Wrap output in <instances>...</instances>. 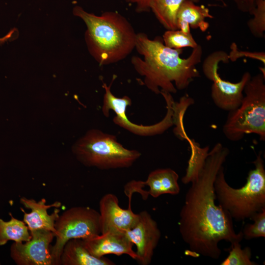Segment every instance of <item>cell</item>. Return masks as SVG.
Segmentation results:
<instances>
[{
    "label": "cell",
    "instance_id": "1",
    "mask_svg": "<svg viewBox=\"0 0 265 265\" xmlns=\"http://www.w3.org/2000/svg\"><path fill=\"white\" fill-rule=\"evenodd\" d=\"M229 154L228 148L221 143L215 144L189 181L191 185L180 212L179 227L189 256L216 260L221 254L220 241L233 244L243 238L241 231L236 233L230 214L215 203L214 182Z\"/></svg>",
    "mask_w": 265,
    "mask_h": 265
},
{
    "label": "cell",
    "instance_id": "2",
    "mask_svg": "<svg viewBox=\"0 0 265 265\" xmlns=\"http://www.w3.org/2000/svg\"><path fill=\"white\" fill-rule=\"evenodd\" d=\"M135 49L143 58L134 55L131 63L144 78V85L156 94L161 91L175 94L200 76L196 68L202 55L200 45L193 49L188 57L182 58L183 49L170 48L164 45L161 37L152 40L145 33L139 32L136 34Z\"/></svg>",
    "mask_w": 265,
    "mask_h": 265
},
{
    "label": "cell",
    "instance_id": "3",
    "mask_svg": "<svg viewBox=\"0 0 265 265\" xmlns=\"http://www.w3.org/2000/svg\"><path fill=\"white\" fill-rule=\"evenodd\" d=\"M73 13L86 24L85 40L88 50L100 65L121 61L135 49L137 33L128 20L118 12L106 11L96 15L76 6Z\"/></svg>",
    "mask_w": 265,
    "mask_h": 265
},
{
    "label": "cell",
    "instance_id": "4",
    "mask_svg": "<svg viewBox=\"0 0 265 265\" xmlns=\"http://www.w3.org/2000/svg\"><path fill=\"white\" fill-rule=\"evenodd\" d=\"M253 163L254 168L249 171L246 182L240 188H233L227 183L223 166L214 182L218 205L237 221L250 218L265 208V169L262 152Z\"/></svg>",
    "mask_w": 265,
    "mask_h": 265
},
{
    "label": "cell",
    "instance_id": "5",
    "mask_svg": "<svg viewBox=\"0 0 265 265\" xmlns=\"http://www.w3.org/2000/svg\"><path fill=\"white\" fill-rule=\"evenodd\" d=\"M240 106L228 112L222 131L231 141H238L246 134L258 135L265 140V76L259 73L245 85Z\"/></svg>",
    "mask_w": 265,
    "mask_h": 265
},
{
    "label": "cell",
    "instance_id": "6",
    "mask_svg": "<svg viewBox=\"0 0 265 265\" xmlns=\"http://www.w3.org/2000/svg\"><path fill=\"white\" fill-rule=\"evenodd\" d=\"M72 150L83 165L101 170L128 168L141 156L139 151L125 148L116 136L98 129L88 131Z\"/></svg>",
    "mask_w": 265,
    "mask_h": 265
},
{
    "label": "cell",
    "instance_id": "7",
    "mask_svg": "<svg viewBox=\"0 0 265 265\" xmlns=\"http://www.w3.org/2000/svg\"><path fill=\"white\" fill-rule=\"evenodd\" d=\"M112 82L109 85L104 83L103 87L105 90L102 111L105 116H109L110 110H113L116 116L113 122L116 125L123 128L134 134L141 136H151L160 134L171 127L176 125L180 116V109L177 103L168 92H160L166 104L167 112L163 119L152 125H137L131 122L128 119L126 110L127 107L132 105L131 99L127 96L119 98L114 96L111 91Z\"/></svg>",
    "mask_w": 265,
    "mask_h": 265
},
{
    "label": "cell",
    "instance_id": "8",
    "mask_svg": "<svg viewBox=\"0 0 265 265\" xmlns=\"http://www.w3.org/2000/svg\"><path fill=\"white\" fill-rule=\"evenodd\" d=\"M55 242L51 247L54 265H60L63 248L72 238H89L101 234L100 214L88 207L71 208L55 222Z\"/></svg>",
    "mask_w": 265,
    "mask_h": 265
},
{
    "label": "cell",
    "instance_id": "9",
    "mask_svg": "<svg viewBox=\"0 0 265 265\" xmlns=\"http://www.w3.org/2000/svg\"><path fill=\"white\" fill-rule=\"evenodd\" d=\"M229 61L226 52L217 51L205 59L202 70L205 77L213 82L211 97L215 105L222 110L230 112L240 106L244 96V87L252 77L249 72H246L238 82L223 80L218 73V65L221 62L227 63Z\"/></svg>",
    "mask_w": 265,
    "mask_h": 265
},
{
    "label": "cell",
    "instance_id": "10",
    "mask_svg": "<svg viewBox=\"0 0 265 265\" xmlns=\"http://www.w3.org/2000/svg\"><path fill=\"white\" fill-rule=\"evenodd\" d=\"M28 241L15 242L10 248V256L18 265H54L50 244L55 237L46 229L29 231Z\"/></svg>",
    "mask_w": 265,
    "mask_h": 265
},
{
    "label": "cell",
    "instance_id": "11",
    "mask_svg": "<svg viewBox=\"0 0 265 265\" xmlns=\"http://www.w3.org/2000/svg\"><path fill=\"white\" fill-rule=\"evenodd\" d=\"M125 232L136 246V261L141 265H149L161 237L157 222L147 211H143L138 213L135 225Z\"/></svg>",
    "mask_w": 265,
    "mask_h": 265
},
{
    "label": "cell",
    "instance_id": "12",
    "mask_svg": "<svg viewBox=\"0 0 265 265\" xmlns=\"http://www.w3.org/2000/svg\"><path fill=\"white\" fill-rule=\"evenodd\" d=\"M127 209L119 205L117 197L112 193L104 195L99 202L101 234L108 232H125L132 228L138 218L131 207V201Z\"/></svg>",
    "mask_w": 265,
    "mask_h": 265
},
{
    "label": "cell",
    "instance_id": "13",
    "mask_svg": "<svg viewBox=\"0 0 265 265\" xmlns=\"http://www.w3.org/2000/svg\"><path fill=\"white\" fill-rule=\"evenodd\" d=\"M83 240L86 249L94 257L126 254L134 260L137 259L136 253L132 249L133 244L125 232H108Z\"/></svg>",
    "mask_w": 265,
    "mask_h": 265
},
{
    "label": "cell",
    "instance_id": "14",
    "mask_svg": "<svg viewBox=\"0 0 265 265\" xmlns=\"http://www.w3.org/2000/svg\"><path fill=\"white\" fill-rule=\"evenodd\" d=\"M178 179L179 175L174 170L169 168H159L151 172L146 181L133 180L128 183L126 187L130 188L128 193L132 195L133 192H139L142 187L148 186L149 189L145 191L144 199L149 195L154 198L165 194L176 195L180 191Z\"/></svg>",
    "mask_w": 265,
    "mask_h": 265
},
{
    "label": "cell",
    "instance_id": "15",
    "mask_svg": "<svg viewBox=\"0 0 265 265\" xmlns=\"http://www.w3.org/2000/svg\"><path fill=\"white\" fill-rule=\"evenodd\" d=\"M21 203L26 209H30L29 213L24 212L23 221L27 226L29 231L37 229H46L56 234L55 224L59 216L58 208L61 206L59 201L47 205L46 200L42 198L39 201L33 199L22 197Z\"/></svg>",
    "mask_w": 265,
    "mask_h": 265
},
{
    "label": "cell",
    "instance_id": "16",
    "mask_svg": "<svg viewBox=\"0 0 265 265\" xmlns=\"http://www.w3.org/2000/svg\"><path fill=\"white\" fill-rule=\"evenodd\" d=\"M212 19L209 9L204 5H196L190 0H186L179 10L177 17V29L190 33V27L204 32L209 27L206 18Z\"/></svg>",
    "mask_w": 265,
    "mask_h": 265
},
{
    "label": "cell",
    "instance_id": "17",
    "mask_svg": "<svg viewBox=\"0 0 265 265\" xmlns=\"http://www.w3.org/2000/svg\"><path fill=\"white\" fill-rule=\"evenodd\" d=\"M62 265H113L105 257H96L86 249L83 239L72 238L64 245L60 258Z\"/></svg>",
    "mask_w": 265,
    "mask_h": 265
},
{
    "label": "cell",
    "instance_id": "18",
    "mask_svg": "<svg viewBox=\"0 0 265 265\" xmlns=\"http://www.w3.org/2000/svg\"><path fill=\"white\" fill-rule=\"evenodd\" d=\"M186 0H151L150 10L167 30L177 29V17Z\"/></svg>",
    "mask_w": 265,
    "mask_h": 265
},
{
    "label": "cell",
    "instance_id": "19",
    "mask_svg": "<svg viewBox=\"0 0 265 265\" xmlns=\"http://www.w3.org/2000/svg\"><path fill=\"white\" fill-rule=\"evenodd\" d=\"M9 214L11 219L8 221L0 219V246L4 245L8 240L24 242L30 240L31 236L24 221L15 218L10 213Z\"/></svg>",
    "mask_w": 265,
    "mask_h": 265
},
{
    "label": "cell",
    "instance_id": "20",
    "mask_svg": "<svg viewBox=\"0 0 265 265\" xmlns=\"http://www.w3.org/2000/svg\"><path fill=\"white\" fill-rule=\"evenodd\" d=\"M162 38L165 46L175 50L186 47L193 49L198 45L191 33H186L179 29L167 30Z\"/></svg>",
    "mask_w": 265,
    "mask_h": 265
},
{
    "label": "cell",
    "instance_id": "21",
    "mask_svg": "<svg viewBox=\"0 0 265 265\" xmlns=\"http://www.w3.org/2000/svg\"><path fill=\"white\" fill-rule=\"evenodd\" d=\"M250 14L253 16L247 22L250 33L255 38H263L265 31V0H256L255 6Z\"/></svg>",
    "mask_w": 265,
    "mask_h": 265
},
{
    "label": "cell",
    "instance_id": "22",
    "mask_svg": "<svg viewBox=\"0 0 265 265\" xmlns=\"http://www.w3.org/2000/svg\"><path fill=\"white\" fill-rule=\"evenodd\" d=\"M240 242L231 244L229 255L221 265H257V263L251 261V250L249 247L241 248Z\"/></svg>",
    "mask_w": 265,
    "mask_h": 265
},
{
    "label": "cell",
    "instance_id": "23",
    "mask_svg": "<svg viewBox=\"0 0 265 265\" xmlns=\"http://www.w3.org/2000/svg\"><path fill=\"white\" fill-rule=\"evenodd\" d=\"M253 224H246L242 231L243 238L249 240L254 238L265 237V208L253 215Z\"/></svg>",
    "mask_w": 265,
    "mask_h": 265
},
{
    "label": "cell",
    "instance_id": "24",
    "mask_svg": "<svg viewBox=\"0 0 265 265\" xmlns=\"http://www.w3.org/2000/svg\"><path fill=\"white\" fill-rule=\"evenodd\" d=\"M231 51L228 54L229 60L234 62L238 58L244 56L260 61L265 65V53L263 52H248L239 50L237 44L233 43L231 46Z\"/></svg>",
    "mask_w": 265,
    "mask_h": 265
},
{
    "label": "cell",
    "instance_id": "25",
    "mask_svg": "<svg viewBox=\"0 0 265 265\" xmlns=\"http://www.w3.org/2000/svg\"><path fill=\"white\" fill-rule=\"evenodd\" d=\"M221 2L224 6L226 4L223 0H215ZM238 9L245 13L249 14L252 11L255 6L256 0H233Z\"/></svg>",
    "mask_w": 265,
    "mask_h": 265
},
{
    "label": "cell",
    "instance_id": "26",
    "mask_svg": "<svg viewBox=\"0 0 265 265\" xmlns=\"http://www.w3.org/2000/svg\"><path fill=\"white\" fill-rule=\"evenodd\" d=\"M129 3L135 5V11L138 13L148 12L151 0H126Z\"/></svg>",
    "mask_w": 265,
    "mask_h": 265
},
{
    "label": "cell",
    "instance_id": "27",
    "mask_svg": "<svg viewBox=\"0 0 265 265\" xmlns=\"http://www.w3.org/2000/svg\"><path fill=\"white\" fill-rule=\"evenodd\" d=\"M190 0L196 3L199 2L200 0Z\"/></svg>",
    "mask_w": 265,
    "mask_h": 265
},
{
    "label": "cell",
    "instance_id": "28",
    "mask_svg": "<svg viewBox=\"0 0 265 265\" xmlns=\"http://www.w3.org/2000/svg\"><path fill=\"white\" fill-rule=\"evenodd\" d=\"M193 101H194V100H193ZM183 120H182V121H183ZM178 124H179V123H178Z\"/></svg>",
    "mask_w": 265,
    "mask_h": 265
}]
</instances>
